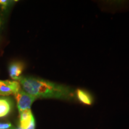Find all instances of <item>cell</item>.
I'll return each instance as SVG.
<instances>
[{
	"label": "cell",
	"instance_id": "8992f818",
	"mask_svg": "<svg viewBox=\"0 0 129 129\" xmlns=\"http://www.w3.org/2000/svg\"><path fill=\"white\" fill-rule=\"evenodd\" d=\"M34 118L30 109H27L20 112V126L22 129H26Z\"/></svg>",
	"mask_w": 129,
	"mask_h": 129
},
{
	"label": "cell",
	"instance_id": "3957f363",
	"mask_svg": "<svg viewBox=\"0 0 129 129\" xmlns=\"http://www.w3.org/2000/svg\"><path fill=\"white\" fill-rule=\"evenodd\" d=\"M21 89V85L19 82L16 81L0 80V96L14 95Z\"/></svg>",
	"mask_w": 129,
	"mask_h": 129
},
{
	"label": "cell",
	"instance_id": "52a82bcc",
	"mask_svg": "<svg viewBox=\"0 0 129 129\" xmlns=\"http://www.w3.org/2000/svg\"><path fill=\"white\" fill-rule=\"evenodd\" d=\"M12 109V104L7 98H0V118L7 116Z\"/></svg>",
	"mask_w": 129,
	"mask_h": 129
},
{
	"label": "cell",
	"instance_id": "30bf717a",
	"mask_svg": "<svg viewBox=\"0 0 129 129\" xmlns=\"http://www.w3.org/2000/svg\"><path fill=\"white\" fill-rule=\"evenodd\" d=\"M26 129H35V118H34L32 120L31 122L30 123V124L28 125V127H27Z\"/></svg>",
	"mask_w": 129,
	"mask_h": 129
},
{
	"label": "cell",
	"instance_id": "7a4b0ae2",
	"mask_svg": "<svg viewBox=\"0 0 129 129\" xmlns=\"http://www.w3.org/2000/svg\"><path fill=\"white\" fill-rule=\"evenodd\" d=\"M14 96L16 98L17 106L19 112L27 109H30L32 104L37 99L35 97L28 94L22 89H21Z\"/></svg>",
	"mask_w": 129,
	"mask_h": 129
},
{
	"label": "cell",
	"instance_id": "7c38bea8",
	"mask_svg": "<svg viewBox=\"0 0 129 129\" xmlns=\"http://www.w3.org/2000/svg\"><path fill=\"white\" fill-rule=\"evenodd\" d=\"M10 129H14V127H12V128H11Z\"/></svg>",
	"mask_w": 129,
	"mask_h": 129
},
{
	"label": "cell",
	"instance_id": "9c48e42d",
	"mask_svg": "<svg viewBox=\"0 0 129 129\" xmlns=\"http://www.w3.org/2000/svg\"><path fill=\"white\" fill-rule=\"evenodd\" d=\"M10 1L7 0H0V6H2L3 8H6L10 4Z\"/></svg>",
	"mask_w": 129,
	"mask_h": 129
},
{
	"label": "cell",
	"instance_id": "5b68a950",
	"mask_svg": "<svg viewBox=\"0 0 129 129\" xmlns=\"http://www.w3.org/2000/svg\"><path fill=\"white\" fill-rule=\"evenodd\" d=\"M75 96L80 102L87 105H91L93 102L92 96L88 91L78 88L75 91Z\"/></svg>",
	"mask_w": 129,
	"mask_h": 129
},
{
	"label": "cell",
	"instance_id": "8fae6325",
	"mask_svg": "<svg viewBox=\"0 0 129 129\" xmlns=\"http://www.w3.org/2000/svg\"><path fill=\"white\" fill-rule=\"evenodd\" d=\"M14 129H22V128L20 126H19L18 127H17V128H14Z\"/></svg>",
	"mask_w": 129,
	"mask_h": 129
},
{
	"label": "cell",
	"instance_id": "6da1fadb",
	"mask_svg": "<svg viewBox=\"0 0 129 129\" xmlns=\"http://www.w3.org/2000/svg\"><path fill=\"white\" fill-rule=\"evenodd\" d=\"M18 80L24 91L37 99L72 100L75 98V91L67 85L34 77H21Z\"/></svg>",
	"mask_w": 129,
	"mask_h": 129
},
{
	"label": "cell",
	"instance_id": "ba28073f",
	"mask_svg": "<svg viewBox=\"0 0 129 129\" xmlns=\"http://www.w3.org/2000/svg\"><path fill=\"white\" fill-rule=\"evenodd\" d=\"M12 127L11 123H0V129H10Z\"/></svg>",
	"mask_w": 129,
	"mask_h": 129
},
{
	"label": "cell",
	"instance_id": "277c9868",
	"mask_svg": "<svg viewBox=\"0 0 129 129\" xmlns=\"http://www.w3.org/2000/svg\"><path fill=\"white\" fill-rule=\"evenodd\" d=\"M25 65L23 63L16 61L13 62L9 65V72L10 77L11 78L14 80H18L21 77V74H22Z\"/></svg>",
	"mask_w": 129,
	"mask_h": 129
}]
</instances>
